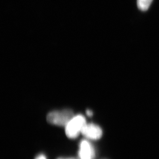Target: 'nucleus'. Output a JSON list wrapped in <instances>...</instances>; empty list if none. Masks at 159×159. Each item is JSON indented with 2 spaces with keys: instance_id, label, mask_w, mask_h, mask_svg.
<instances>
[{
  "instance_id": "nucleus-5",
  "label": "nucleus",
  "mask_w": 159,
  "mask_h": 159,
  "mask_svg": "<svg viewBox=\"0 0 159 159\" xmlns=\"http://www.w3.org/2000/svg\"><path fill=\"white\" fill-rule=\"evenodd\" d=\"M152 0H137L139 9L142 11H146L148 9Z\"/></svg>"
},
{
  "instance_id": "nucleus-3",
  "label": "nucleus",
  "mask_w": 159,
  "mask_h": 159,
  "mask_svg": "<svg viewBox=\"0 0 159 159\" xmlns=\"http://www.w3.org/2000/svg\"><path fill=\"white\" fill-rule=\"evenodd\" d=\"M81 134L88 139L99 140L102 137V130L97 125L86 124L82 129Z\"/></svg>"
},
{
  "instance_id": "nucleus-2",
  "label": "nucleus",
  "mask_w": 159,
  "mask_h": 159,
  "mask_svg": "<svg viewBox=\"0 0 159 159\" xmlns=\"http://www.w3.org/2000/svg\"><path fill=\"white\" fill-rule=\"evenodd\" d=\"M87 124L86 119L80 114L74 116L65 127L66 135L69 139L76 138L81 132L84 125Z\"/></svg>"
},
{
  "instance_id": "nucleus-8",
  "label": "nucleus",
  "mask_w": 159,
  "mask_h": 159,
  "mask_svg": "<svg viewBox=\"0 0 159 159\" xmlns=\"http://www.w3.org/2000/svg\"><path fill=\"white\" fill-rule=\"evenodd\" d=\"M70 159H80L79 158L78 159H77V158H70Z\"/></svg>"
},
{
  "instance_id": "nucleus-9",
  "label": "nucleus",
  "mask_w": 159,
  "mask_h": 159,
  "mask_svg": "<svg viewBox=\"0 0 159 159\" xmlns=\"http://www.w3.org/2000/svg\"></svg>"
},
{
  "instance_id": "nucleus-6",
  "label": "nucleus",
  "mask_w": 159,
  "mask_h": 159,
  "mask_svg": "<svg viewBox=\"0 0 159 159\" xmlns=\"http://www.w3.org/2000/svg\"><path fill=\"white\" fill-rule=\"evenodd\" d=\"M86 114H87V115L88 116H89V117H91V116H93V112H92V111L90 110H87L86 111Z\"/></svg>"
},
{
  "instance_id": "nucleus-1",
  "label": "nucleus",
  "mask_w": 159,
  "mask_h": 159,
  "mask_svg": "<svg viewBox=\"0 0 159 159\" xmlns=\"http://www.w3.org/2000/svg\"><path fill=\"white\" fill-rule=\"evenodd\" d=\"M73 111L70 109L54 111L49 113L47 120L49 123L59 126H66L74 116Z\"/></svg>"
},
{
  "instance_id": "nucleus-4",
  "label": "nucleus",
  "mask_w": 159,
  "mask_h": 159,
  "mask_svg": "<svg viewBox=\"0 0 159 159\" xmlns=\"http://www.w3.org/2000/svg\"><path fill=\"white\" fill-rule=\"evenodd\" d=\"M78 156L80 159H94V149L87 140H82L80 143Z\"/></svg>"
},
{
  "instance_id": "nucleus-7",
  "label": "nucleus",
  "mask_w": 159,
  "mask_h": 159,
  "mask_svg": "<svg viewBox=\"0 0 159 159\" xmlns=\"http://www.w3.org/2000/svg\"><path fill=\"white\" fill-rule=\"evenodd\" d=\"M36 159H47L45 158V157L43 155H40L36 158Z\"/></svg>"
}]
</instances>
